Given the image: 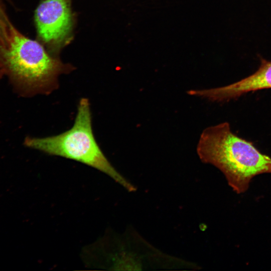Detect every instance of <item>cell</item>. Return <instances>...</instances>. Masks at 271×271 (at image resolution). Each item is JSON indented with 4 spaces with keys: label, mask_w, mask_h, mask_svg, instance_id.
Returning a JSON list of instances; mask_svg holds the SVG:
<instances>
[{
    "label": "cell",
    "mask_w": 271,
    "mask_h": 271,
    "mask_svg": "<svg viewBox=\"0 0 271 271\" xmlns=\"http://www.w3.org/2000/svg\"><path fill=\"white\" fill-rule=\"evenodd\" d=\"M3 3H2V0H0V10L2 9V6H3Z\"/></svg>",
    "instance_id": "7"
},
{
    "label": "cell",
    "mask_w": 271,
    "mask_h": 271,
    "mask_svg": "<svg viewBox=\"0 0 271 271\" xmlns=\"http://www.w3.org/2000/svg\"><path fill=\"white\" fill-rule=\"evenodd\" d=\"M5 71V68L4 67V65L1 62L0 60V76L3 74V73Z\"/></svg>",
    "instance_id": "6"
},
{
    "label": "cell",
    "mask_w": 271,
    "mask_h": 271,
    "mask_svg": "<svg viewBox=\"0 0 271 271\" xmlns=\"http://www.w3.org/2000/svg\"><path fill=\"white\" fill-rule=\"evenodd\" d=\"M258 69L247 77L227 86L206 89L191 90V95L210 101L222 102L236 99L246 93L271 88V61L260 58Z\"/></svg>",
    "instance_id": "5"
},
{
    "label": "cell",
    "mask_w": 271,
    "mask_h": 271,
    "mask_svg": "<svg viewBox=\"0 0 271 271\" xmlns=\"http://www.w3.org/2000/svg\"><path fill=\"white\" fill-rule=\"evenodd\" d=\"M25 145L46 154L76 161L105 174L128 191L134 187L111 164L95 138L89 100L82 98L74 122L68 130L44 138H27Z\"/></svg>",
    "instance_id": "2"
},
{
    "label": "cell",
    "mask_w": 271,
    "mask_h": 271,
    "mask_svg": "<svg viewBox=\"0 0 271 271\" xmlns=\"http://www.w3.org/2000/svg\"><path fill=\"white\" fill-rule=\"evenodd\" d=\"M197 152L203 162L214 166L223 173L237 193L246 191L254 176L271 173V158L261 153L251 142L233 133L226 122L202 131Z\"/></svg>",
    "instance_id": "1"
},
{
    "label": "cell",
    "mask_w": 271,
    "mask_h": 271,
    "mask_svg": "<svg viewBox=\"0 0 271 271\" xmlns=\"http://www.w3.org/2000/svg\"><path fill=\"white\" fill-rule=\"evenodd\" d=\"M5 69L26 93L48 94L58 86L60 75L74 69L18 31L0 55Z\"/></svg>",
    "instance_id": "3"
},
{
    "label": "cell",
    "mask_w": 271,
    "mask_h": 271,
    "mask_svg": "<svg viewBox=\"0 0 271 271\" xmlns=\"http://www.w3.org/2000/svg\"><path fill=\"white\" fill-rule=\"evenodd\" d=\"M39 38L54 55L70 42L74 19L71 0H41L35 12Z\"/></svg>",
    "instance_id": "4"
}]
</instances>
